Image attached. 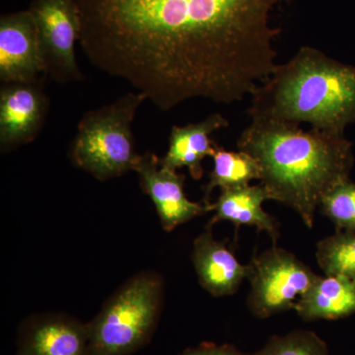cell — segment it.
Listing matches in <instances>:
<instances>
[{
    "mask_svg": "<svg viewBox=\"0 0 355 355\" xmlns=\"http://www.w3.org/2000/svg\"><path fill=\"white\" fill-rule=\"evenodd\" d=\"M316 259L324 275L355 279V233L336 230L321 240Z\"/></svg>",
    "mask_w": 355,
    "mask_h": 355,
    "instance_id": "obj_17",
    "label": "cell"
},
{
    "mask_svg": "<svg viewBox=\"0 0 355 355\" xmlns=\"http://www.w3.org/2000/svg\"><path fill=\"white\" fill-rule=\"evenodd\" d=\"M133 171L142 191L150 198L163 229L171 232L178 226L211 211L205 202H193L184 193L186 176L161 164L156 154L140 155Z\"/></svg>",
    "mask_w": 355,
    "mask_h": 355,
    "instance_id": "obj_8",
    "label": "cell"
},
{
    "mask_svg": "<svg viewBox=\"0 0 355 355\" xmlns=\"http://www.w3.org/2000/svg\"><path fill=\"white\" fill-rule=\"evenodd\" d=\"M237 147L258 163L268 200L291 207L310 229L324 196L349 180L354 162L345 135L261 119L243 130Z\"/></svg>",
    "mask_w": 355,
    "mask_h": 355,
    "instance_id": "obj_2",
    "label": "cell"
},
{
    "mask_svg": "<svg viewBox=\"0 0 355 355\" xmlns=\"http://www.w3.org/2000/svg\"><path fill=\"white\" fill-rule=\"evenodd\" d=\"M180 355H247L236 349L233 345H216L212 343H205L195 349L184 350Z\"/></svg>",
    "mask_w": 355,
    "mask_h": 355,
    "instance_id": "obj_20",
    "label": "cell"
},
{
    "mask_svg": "<svg viewBox=\"0 0 355 355\" xmlns=\"http://www.w3.org/2000/svg\"><path fill=\"white\" fill-rule=\"evenodd\" d=\"M251 120L261 119L345 135L355 123V67L302 46L252 94Z\"/></svg>",
    "mask_w": 355,
    "mask_h": 355,
    "instance_id": "obj_3",
    "label": "cell"
},
{
    "mask_svg": "<svg viewBox=\"0 0 355 355\" xmlns=\"http://www.w3.org/2000/svg\"><path fill=\"white\" fill-rule=\"evenodd\" d=\"M294 310L305 321L349 317L355 313V279L319 275Z\"/></svg>",
    "mask_w": 355,
    "mask_h": 355,
    "instance_id": "obj_15",
    "label": "cell"
},
{
    "mask_svg": "<svg viewBox=\"0 0 355 355\" xmlns=\"http://www.w3.org/2000/svg\"><path fill=\"white\" fill-rule=\"evenodd\" d=\"M146 100L141 93L130 92L86 112L70 144L73 165L102 182L133 171L140 154L135 151L132 123Z\"/></svg>",
    "mask_w": 355,
    "mask_h": 355,
    "instance_id": "obj_4",
    "label": "cell"
},
{
    "mask_svg": "<svg viewBox=\"0 0 355 355\" xmlns=\"http://www.w3.org/2000/svg\"><path fill=\"white\" fill-rule=\"evenodd\" d=\"M18 342V355H90L88 324L62 315L32 318Z\"/></svg>",
    "mask_w": 355,
    "mask_h": 355,
    "instance_id": "obj_11",
    "label": "cell"
},
{
    "mask_svg": "<svg viewBox=\"0 0 355 355\" xmlns=\"http://www.w3.org/2000/svg\"><path fill=\"white\" fill-rule=\"evenodd\" d=\"M28 9L38 27L44 74L60 84L83 80L76 55L80 17L73 2L32 0Z\"/></svg>",
    "mask_w": 355,
    "mask_h": 355,
    "instance_id": "obj_7",
    "label": "cell"
},
{
    "mask_svg": "<svg viewBox=\"0 0 355 355\" xmlns=\"http://www.w3.org/2000/svg\"><path fill=\"white\" fill-rule=\"evenodd\" d=\"M91 64L163 112L232 104L277 69L273 9L289 0H71Z\"/></svg>",
    "mask_w": 355,
    "mask_h": 355,
    "instance_id": "obj_1",
    "label": "cell"
},
{
    "mask_svg": "<svg viewBox=\"0 0 355 355\" xmlns=\"http://www.w3.org/2000/svg\"><path fill=\"white\" fill-rule=\"evenodd\" d=\"M253 273L247 304L259 319L294 310V306L319 277L295 254L273 245L251 261Z\"/></svg>",
    "mask_w": 355,
    "mask_h": 355,
    "instance_id": "obj_6",
    "label": "cell"
},
{
    "mask_svg": "<svg viewBox=\"0 0 355 355\" xmlns=\"http://www.w3.org/2000/svg\"><path fill=\"white\" fill-rule=\"evenodd\" d=\"M44 74L38 27L29 9L0 16V80L33 83Z\"/></svg>",
    "mask_w": 355,
    "mask_h": 355,
    "instance_id": "obj_10",
    "label": "cell"
},
{
    "mask_svg": "<svg viewBox=\"0 0 355 355\" xmlns=\"http://www.w3.org/2000/svg\"><path fill=\"white\" fill-rule=\"evenodd\" d=\"M319 209L336 230L355 233V183L347 180L336 184L324 196Z\"/></svg>",
    "mask_w": 355,
    "mask_h": 355,
    "instance_id": "obj_18",
    "label": "cell"
},
{
    "mask_svg": "<svg viewBox=\"0 0 355 355\" xmlns=\"http://www.w3.org/2000/svg\"><path fill=\"white\" fill-rule=\"evenodd\" d=\"M228 125L227 119L218 113L210 114L200 123L174 125L170 132L169 148L161 164L174 171L188 168L193 179H202V161L207 156L212 157L218 146L210 135Z\"/></svg>",
    "mask_w": 355,
    "mask_h": 355,
    "instance_id": "obj_13",
    "label": "cell"
},
{
    "mask_svg": "<svg viewBox=\"0 0 355 355\" xmlns=\"http://www.w3.org/2000/svg\"><path fill=\"white\" fill-rule=\"evenodd\" d=\"M163 294L157 272L128 279L88 324L90 355H130L144 347L157 326Z\"/></svg>",
    "mask_w": 355,
    "mask_h": 355,
    "instance_id": "obj_5",
    "label": "cell"
},
{
    "mask_svg": "<svg viewBox=\"0 0 355 355\" xmlns=\"http://www.w3.org/2000/svg\"><path fill=\"white\" fill-rule=\"evenodd\" d=\"M214 158V169L209 175V183L205 184V203L209 205L210 197L214 189L221 190L249 186L254 180H261L258 163L244 151H228L217 146Z\"/></svg>",
    "mask_w": 355,
    "mask_h": 355,
    "instance_id": "obj_16",
    "label": "cell"
},
{
    "mask_svg": "<svg viewBox=\"0 0 355 355\" xmlns=\"http://www.w3.org/2000/svg\"><path fill=\"white\" fill-rule=\"evenodd\" d=\"M254 355H330L326 343L310 331H294L273 336Z\"/></svg>",
    "mask_w": 355,
    "mask_h": 355,
    "instance_id": "obj_19",
    "label": "cell"
},
{
    "mask_svg": "<svg viewBox=\"0 0 355 355\" xmlns=\"http://www.w3.org/2000/svg\"><path fill=\"white\" fill-rule=\"evenodd\" d=\"M268 200L261 184L221 190L218 200L210 203V210L214 216L210 219L207 229L217 222L229 221L234 224L236 231L240 226H254L259 231L268 233L277 245L279 238V223L275 217L263 209V203Z\"/></svg>",
    "mask_w": 355,
    "mask_h": 355,
    "instance_id": "obj_14",
    "label": "cell"
},
{
    "mask_svg": "<svg viewBox=\"0 0 355 355\" xmlns=\"http://www.w3.org/2000/svg\"><path fill=\"white\" fill-rule=\"evenodd\" d=\"M193 263L200 286L214 297L235 294L254 270L251 261L243 265L224 243L216 241L211 229L193 242Z\"/></svg>",
    "mask_w": 355,
    "mask_h": 355,
    "instance_id": "obj_12",
    "label": "cell"
},
{
    "mask_svg": "<svg viewBox=\"0 0 355 355\" xmlns=\"http://www.w3.org/2000/svg\"><path fill=\"white\" fill-rule=\"evenodd\" d=\"M50 108L41 80L4 83L0 89V149L8 153L34 141Z\"/></svg>",
    "mask_w": 355,
    "mask_h": 355,
    "instance_id": "obj_9",
    "label": "cell"
}]
</instances>
